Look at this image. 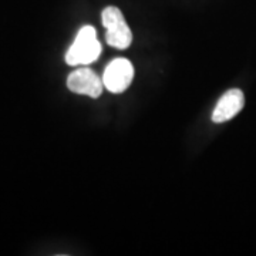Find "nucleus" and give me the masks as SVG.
<instances>
[{
  "instance_id": "nucleus-1",
  "label": "nucleus",
  "mask_w": 256,
  "mask_h": 256,
  "mask_svg": "<svg viewBox=\"0 0 256 256\" xmlns=\"http://www.w3.org/2000/svg\"><path fill=\"white\" fill-rule=\"evenodd\" d=\"M101 54V44L97 40V33L92 26H84L78 30L73 44L66 53V63L68 66H87Z\"/></svg>"
},
{
  "instance_id": "nucleus-2",
  "label": "nucleus",
  "mask_w": 256,
  "mask_h": 256,
  "mask_svg": "<svg viewBox=\"0 0 256 256\" xmlns=\"http://www.w3.org/2000/svg\"><path fill=\"white\" fill-rule=\"evenodd\" d=\"M101 20H102V26L107 30L106 40L108 46L118 48V50L128 48L132 42V33L128 28L121 10L116 6H108L102 10Z\"/></svg>"
},
{
  "instance_id": "nucleus-3",
  "label": "nucleus",
  "mask_w": 256,
  "mask_h": 256,
  "mask_svg": "<svg viewBox=\"0 0 256 256\" xmlns=\"http://www.w3.org/2000/svg\"><path fill=\"white\" fill-rule=\"evenodd\" d=\"M134 77V67L127 58H114L102 74V82L104 87L110 92H122L130 87Z\"/></svg>"
},
{
  "instance_id": "nucleus-4",
  "label": "nucleus",
  "mask_w": 256,
  "mask_h": 256,
  "mask_svg": "<svg viewBox=\"0 0 256 256\" xmlns=\"http://www.w3.org/2000/svg\"><path fill=\"white\" fill-rule=\"evenodd\" d=\"M67 87L70 92L76 94L98 98L102 92L104 82H102V78H100L92 68L80 67V68H76L73 73H70V76L67 77Z\"/></svg>"
},
{
  "instance_id": "nucleus-5",
  "label": "nucleus",
  "mask_w": 256,
  "mask_h": 256,
  "mask_svg": "<svg viewBox=\"0 0 256 256\" xmlns=\"http://www.w3.org/2000/svg\"><path fill=\"white\" fill-rule=\"evenodd\" d=\"M244 106H245L244 92H240L239 88L228 90L218 100L215 108L212 111V121L216 122V124L229 121L244 108Z\"/></svg>"
}]
</instances>
